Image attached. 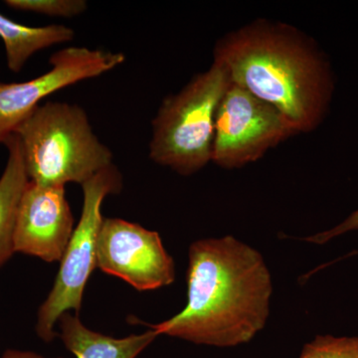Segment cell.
I'll list each match as a JSON object with an SVG mask.
<instances>
[{
    "instance_id": "1",
    "label": "cell",
    "mask_w": 358,
    "mask_h": 358,
    "mask_svg": "<svg viewBox=\"0 0 358 358\" xmlns=\"http://www.w3.org/2000/svg\"><path fill=\"white\" fill-rule=\"evenodd\" d=\"M187 303L171 319L145 324L160 334L216 348L249 343L270 315L272 277L263 256L233 236L190 245Z\"/></svg>"
},
{
    "instance_id": "2",
    "label": "cell",
    "mask_w": 358,
    "mask_h": 358,
    "mask_svg": "<svg viewBox=\"0 0 358 358\" xmlns=\"http://www.w3.org/2000/svg\"><path fill=\"white\" fill-rule=\"evenodd\" d=\"M214 60L231 83L273 106L296 134L313 131L327 115L334 89L331 66L296 28L257 20L218 41Z\"/></svg>"
},
{
    "instance_id": "3",
    "label": "cell",
    "mask_w": 358,
    "mask_h": 358,
    "mask_svg": "<svg viewBox=\"0 0 358 358\" xmlns=\"http://www.w3.org/2000/svg\"><path fill=\"white\" fill-rule=\"evenodd\" d=\"M28 179L43 186L83 185L113 166V152L80 106L47 102L16 129Z\"/></svg>"
},
{
    "instance_id": "4",
    "label": "cell",
    "mask_w": 358,
    "mask_h": 358,
    "mask_svg": "<svg viewBox=\"0 0 358 358\" xmlns=\"http://www.w3.org/2000/svg\"><path fill=\"white\" fill-rule=\"evenodd\" d=\"M230 84L227 70L214 60L206 72L164 99L152 121L150 159L181 176L212 162L216 114Z\"/></svg>"
},
{
    "instance_id": "5",
    "label": "cell",
    "mask_w": 358,
    "mask_h": 358,
    "mask_svg": "<svg viewBox=\"0 0 358 358\" xmlns=\"http://www.w3.org/2000/svg\"><path fill=\"white\" fill-rule=\"evenodd\" d=\"M122 176L113 164L82 185L83 209L79 224L61 259L53 289L39 308L36 333L42 341L55 338V324L63 313L80 312L85 287L96 267V243L103 221L102 206L108 195L121 192Z\"/></svg>"
},
{
    "instance_id": "6",
    "label": "cell",
    "mask_w": 358,
    "mask_h": 358,
    "mask_svg": "<svg viewBox=\"0 0 358 358\" xmlns=\"http://www.w3.org/2000/svg\"><path fill=\"white\" fill-rule=\"evenodd\" d=\"M296 134L273 106L231 83L216 114L212 162L224 169H238Z\"/></svg>"
},
{
    "instance_id": "7",
    "label": "cell",
    "mask_w": 358,
    "mask_h": 358,
    "mask_svg": "<svg viewBox=\"0 0 358 358\" xmlns=\"http://www.w3.org/2000/svg\"><path fill=\"white\" fill-rule=\"evenodd\" d=\"M124 60L122 53L67 47L51 56L50 70L44 74L20 83L0 82V145L6 143L45 98L110 72Z\"/></svg>"
},
{
    "instance_id": "8",
    "label": "cell",
    "mask_w": 358,
    "mask_h": 358,
    "mask_svg": "<svg viewBox=\"0 0 358 358\" xmlns=\"http://www.w3.org/2000/svg\"><path fill=\"white\" fill-rule=\"evenodd\" d=\"M96 267L138 291L169 286L176 280L173 259L159 233L120 218H103L96 243Z\"/></svg>"
},
{
    "instance_id": "9",
    "label": "cell",
    "mask_w": 358,
    "mask_h": 358,
    "mask_svg": "<svg viewBox=\"0 0 358 358\" xmlns=\"http://www.w3.org/2000/svg\"><path fill=\"white\" fill-rule=\"evenodd\" d=\"M74 232L64 186L28 182L18 207L14 252L45 262L61 261Z\"/></svg>"
},
{
    "instance_id": "10",
    "label": "cell",
    "mask_w": 358,
    "mask_h": 358,
    "mask_svg": "<svg viewBox=\"0 0 358 358\" xmlns=\"http://www.w3.org/2000/svg\"><path fill=\"white\" fill-rule=\"evenodd\" d=\"M58 322L63 343L77 358H136L159 336L150 329L124 338H112L91 331L68 312Z\"/></svg>"
},
{
    "instance_id": "11",
    "label": "cell",
    "mask_w": 358,
    "mask_h": 358,
    "mask_svg": "<svg viewBox=\"0 0 358 358\" xmlns=\"http://www.w3.org/2000/svg\"><path fill=\"white\" fill-rule=\"evenodd\" d=\"M4 145L8 150V159L0 178V268L15 253L16 217L20 200L29 182L17 138L13 134Z\"/></svg>"
},
{
    "instance_id": "12",
    "label": "cell",
    "mask_w": 358,
    "mask_h": 358,
    "mask_svg": "<svg viewBox=\"0 0 358 358\" xmlns=\"http://www.w3.org/2000/svg\"><path fill=\"white\" fill-rule=\"evenodd\" d=\"M75 37L74 30L62 24L32 27L15 22L0 13V38L6 48L7 67L20 72L37 52L54 45L67 43Z\"/></svg>"
},
{
    "instance_id": "13",
    "label": "cell",
    "mask_w": 358,
    "mask_h": 358,
    "mask_svg": "<svg viewBox=\"0 0 358 358\" xmlns=\"http://www.w3.org/2000/svg\"><path fill=\"white\" fill-rule=\"evenodd\" d=\"M300 358H358V336H317Z\"/></svg>"
},
{
    "instance_id": "14",
    "label": "cell",
    "mask_w": 358,
    "mask_h": 358,
    "mask_svg": "<svg viewBox=\"0 0 358 358\" xmlns=\"http://www.w3.org/2000/svg\"><path fill=\"white\" fill-rule=\"evenodd\" d=\"M4 2L14 10L51 17H75L88 8V3L85 0H6Z\"/></svg>"
},
{
    "instance_id": "15",
    "label": "cell",
    "mask_w": 358,
    "mask_h": 358,
    "mask_svg": "<svg viewBox=\"0 0 358 358\" xmlns=\"http://www.w3.org/2000/svg\"><path fill=\"white\" fill-rule=\"evenodd\" d=\"M353 231H358V209L352 212L348 218H345L343 222L336 225V227L331 228V229L322 231V232L317 233V234L313 235L303 238V241L310 242V243L324 245L327 242L336 239L345 233L353 232Z\"/></svg>"
},
{
    "instance_id": "16",
    "label": "cell",
    "mask_w": 358,
    "mask_h": 358,
    "mask_svg": "<svg viewBox=\"0 0 358 358\" xmlns=\"http://www.w3.org/2000/svg\"><path fill=\"white\" fill-rule=\"evenodd\" d=\"M2 358H46L37 353L20 352V350H7Z\"/></svg>"
}]
</instances>
